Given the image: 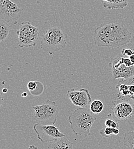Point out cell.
<instances>
[{"label":"cell","instance_id":"9a60e30c","mask_svg":"<svg viewBox=\"0 0 134 149\" xmlns=\"http://www.w3.org/2000/svg\"><path fill=\"white\" fill-rule=\"evenodd\" d=\"M104 109L103 103L100 100L92 101L90 105V110L94 114H99Z\"/></svg>","mask_w":134,"mask_h":149},{"label":"cell","instance_id":"d6986e66","mask_svg":"<svg viewBox=\"0 0 134 149\" xmlns=\"http://www.w3.org/2000/svg\"><path fill=\"white\" fill-rule=\"evenodd\" d=\"M38 81H30L27 84V88L30 93H33L38 86Z\"/></svg>","mask_w":134,"mask_h":149},{"label":"cell","instance_id":"ba28073f","mask_svg":"<svg viewBox=\"0 0 134 149\" xmlns=\"http://www.w3.org/2000/svg\"><path fill=\"white\" fill-rule=\"evenodd\" d=\"M23 11L11 0H0V19L8 23L19 19Z\"/></svg>","mask_w":134,"mask_h":149},{"label":"cell","instance_id":"30bf717a","mask_svg":"<svg viewBox=\"0 0 134 149\" xmlns=\"http://www.w3.org/2000/svg\"><path fill=\"white\" fill-rule=\"evenodd\" d=\"M67 96L74 106L81 108H87L92 102L91 96L86 88L71 89L68 91Z\"/></svg>","mask_w":134,"mask_h":149},{"label":"cell","instance_id":"4316f807","mask_svg":"<svg viewBox=\"0 0 134 149\" xmlns=\"http://www.w3.org/2000/svg\"><path fill=\"white\" fill-rule=\"evenodd\" d=\"M3 100H4V98L3 97V96L2 95L1 93H0V110L1 109L2 107V104L3 103Z\"/></svg>","mask_w":134,"mask_h":149},{"label":"cell","instance_id":"603a6c76","mask_svg":"<svg viewBox=\"0 0 134 149\" xmlns=\"http://www.w3.org/2000/svg\"><path fill=\"white\" fill-rule=\"evenodd\" d=\"M124 64L127 67H131L134 65V63L131 61L129 57H124Z\"/></svg>","mask_w":134,"mask_h":149},{"label":"cell","instance_id":"f546056e","mask_svg":"<svg viewBox=\"0 0 134 149\" xmlns=\"http://www.w3.org/2000/svg\"><path fill=\"white\" fill-rule=\"evenodd\" d=\"M21 95H22V97H26V96H27L28 93H26V92H24V93H22Z\"/></svg>","mask_w":134,"mask_h":149},{"label":"cell","instance_id":"e0dca14e","mask_svg":"<svg viewBox=\"0 0 134 149\" xmlns=\"http://www.w3.org/2000/svg\"><path fill=\"white\" fill-rule=\"evenodd\" d=\"M114 128H111V127L106 126L103 129H101L99 131V132L102 137L108 138L111 135H114Z\"/></svg>","mask_w":134,"mask_h":149},{"label":"cell","instance_id":"83f0119b","mask_svg":"<svg viewBox=\"0 0 134 149\" xmlns=\"http://www.w3.org/2000/svg\"><path fill=\"white\" fill-rule=\"evenodd\" d=\"M28 149H38L37 147H36L35 145H31L29 146V148Z\"/></svg>","mask_w":134,"mask_h":149},{"label":"cell","instance_id":"f1b7e54d","mask_svg":"<svg viewBox=\"0 0 134 149\" xmlns=\"http://www.w3.org/2000/svg\"><path fill=\"white\" fill-rule=\"evenodd\" d=\"M129 58H130V59L131 60V61L134 64V54L133 55H131V56H130Z\"/></svg>","mask_w":134,"mask_h":149},{"label":"cell","instance_id":"3957f363","mask_svg":"<svg viewBox=\"0 0 134 149\" xmlns=\"http://www.w3.org/2000/svg\"><path fill=\"white\" fill-rule=\"evenodd\" d=\"M67 35L58 27L49 28L42 36L41 49L49 55L65 48Z\"/></svg>","mask_w":134,"mask_h":149},{"label":"cell","instance_id":"484cf974","mask_svg":"<svg viewBox=\"0 0 134 149\" xmlns=\"http://www.w3.org/2000/svg\"><path fill=\"white\" fill-rule=\"evenodd\" d=\"M129 91H130V95H133L134 94V85H129Z\"/></svg>","mask_w":134,"mask_h":149},{"label":"cell","instance_id":"cb8c5ba5","mask_svg":"<svg viewBox=\"0 0 134 149\" xmlns=\"http://www.w3.org/2000/svg\"><path fill=\"white\" fill-rule=\"evenodd\" d=\"M126 47H127L130 48L131 49H132L134 52V36L132 37L130 42L128 44H127L126 45Z\"/></svg>","mask_w":134,"mask_h":149},{"label":"cell","instance_id":"8fae6325","mask_svg":"<svg viewBox=\"0 0 134 149\" xmlns=\"http://www.w3.org/2000/svg\"><path fill=\"white\" fill-rule=\"evenodd\" d=\"M48 149H73V142L65 136L49 142Z\"/></svg>","mask_w":134,"mask_h":149},{"label":"cell","instance_id":"ffe728a7","mask_svg":"<svg viewBox=\"0 0 134 149\" xmlns=\"http://www.w3.org/2000/svg\"><path fill=\"white\" fill-rule=\"evenodd\" d=\"M44 91V86L43 85V84L41 82H38V86L36 88V90L32 93V95L33 96H40L41 95L42 93H43Z\"/></svg>","mask_w":134,"mask_h":149},{"label":"cell","instance_id":"4dcf8cb0","mask_svg":"<svg viewBox=\"0 0 134 149\" xmlns=\"http://www.w3.org/2000/svg\"><path fill=\"white\" fill-rule=\"evenodd\" d=\"M2 92H3V93H6L8 92V89L6 88H3V89H2Z\"/></svg>","mask_w":134,"mask_h":149},{"label":"cell","instance_id":"8992f818","mask_svg":"<svg viewBox=\"0 0 134 149\" xmlns=\"http://www.w3.org/2000/svg\"><path fill=\"white\" fill-rule=\"evenodd\" d=\"M18 44L20 48L35 47L39 38L38 29L30 22L25 21L21 24L19 29L17 31Z\"/></svg>","mask_w":134,"mask_h":149},{"label":"cell","instance_id":"5b68a950","mask_svg":"<svg viewBox=\"0 0 134 149\" xmlns=\"http://www.w3.org/2000/svg\"><path fill=\"white\" fill-rule=\"evenodd\" d=\"M112 113L108 115L117 122H124L134 115V101L115 98L112 101Z\"/></svg>","mask_w":134,"mask_h":149},{"label":"cell","instance_id":"2e32d148","mask_svg":"<svg viewBox=\"0 0 134 149\" xmlns=\"http://www.w3.org/2000/svg\"><path fill=\"white\" fill-rule=\"evenodd\" d=\"M116 89L118 91V93L115 98H121L124 96H127L130 95L129 86L124 84L119 83L116 86Z\"/></svg>","mask_w":134,"mask_h":149},{"label":"cell","instance_id":"5bb4252c","mask_svg":"<svg viewBox=\"0 0 134 149\" xmlns=\"http://www.w3.org/2000/svg\"><path fill=\"white\" fill-rule=\"evenodd\" d=\"M10 27L8 23L0 19V42L4 41L8 36Z\"/></svg>","mask_w":134,"mask_h":149},{"label":"cell","instance_id":"7c38bea8","mask_svg":"<svg viewBox=\"0 0 134 149\" xmlns=\"http://www.w3.org/2000/svg\"><path fill=\"white\" fill-rule=\"evenodd\" d=\"M103 6L107 9H124L128 5V0H101Z\"/></svg>","mask_w":134,"mask_h":149},{"label":"cell","instance_id":"7a4b0ae2","mask_svg":"<svg viewBox=\"0 0 134 149\" xmlns=\"http://www.w3.org/2000/svg\"><path fill=\"white\" fill-rule=\"evenodd\" d=\"M96 116L87 108L79 107L68 116L70 129L76 135L87 137L90 135V131Z\"/></svg>","mask_w":134,"mask_h":149},{"label":"cell","instance_id":"9c48e42d","mask_svg":"<svg viewBox=\"0 0 134 149\" xmlns=\"http://www.w3.org/2000/svg\"><path fill=\"white\" fill-rule=\"evenodd\" d=\"M114 79H127L134 74V65L127 67L124 64V57L116 56L110 63Z\"/></svg>","mask_w":134,"mask_h":149},{"label":"cell","instance_id":"4fadbf2b","mask_svg":"<svg viewBox=\"0 0 134 149\" xmlns=\"http://www.w3.org/2000/svg\"><path fill=\"white\" fill-rule=\"evenodd\" d=\"M123 144L128 149H134V130L124 134Z\"/></svg>","mask_w":134,"mask_h":149},{"label":"cell","instance_id":"7402d4cb","mask_svg":"<svg viewBox=\"0 0 134 149\" xmlns=\"http://www.w3.org/2000/svg\"><path fill=\"white\" fill-rule=\"evenodd\" d=\"M119 83L124 84L127 85H134V74L127 79H120Z\"/></svg>","mask_w":134,"mask_h":149},{"label":"cell","instance_id":"d4e9b609","mask_svg":"<svg viewBox=\"0 0 134 149\" xmlns=\"http://www.w3.org/2000/svg\"><path fill=\"white\" fill-rule=\"evenodd\" d=\"M118 99H128V100H131L134 101V93L133 95H129L127 96H124V97H123L121 98H118Z\"/></svg>","mask_w":134,"mask_h":149},{"label":"cell","instance_id":"6da1fadb","mask_svg":"<svg viewBox=\"0 0 134 149\" xmlns=\"http://www.w3.org/2000/svg\"><path fill=\"white\" fill-rule=\"evenodd\" d=\"M132 34L123 24L112 22L101 24L95 30L94 44L101 47L119 48L128 44Z\"/></svg>","mask_w":134,"mask_h":149},{"label":"cell","instance_id":"52a82bcc","mask_svg":"<svg viewBox=\"0 0 134 149\" xmlns=\"http://www.w3.org/2000/svg\"><path fill=\"white\" fill-rule=\"evenodd\" d=\"M33 130L37 134L38 139L43 143H49L65 136V134L52 125L37 123L33 126Z\"/></svg>","mask_w":134,"mask_h":149},{"label":"cell","instance_id":"277c9868","mask_svg":"<svg viewBox=\"0 0 134 149\" xmlns=\"http://www.w3.org/2000/svg\"><path fill=\"white\" fill-rule=\"evenodd\" d=\"M33 120L42 124H55L57 121L59 109L55 101L47 100L41 105L32 107Z\"/></svg>","mask_w":134,"mask_h":149},{"label":"cell","instance_id":"ac0fdd59","mask_svg":"<svg viewBox=\"0 0 134 149\" xmlns=\"http://www.w3.org/2000/svg\"><path fill=\"white\" fill-rule=\"evenodd\" d=\"M105 126L106 127H109L111 128H114V129H119L120 126L119 122L117 120H114L112 118H108L105 121Z\"/></svg>","mask_w":134,"mask_h":149},{"label":"cell","instance_id":"44dd1931","mask_svg":"<svg viewBox=\"0 0 134 149\" xmlns=\"http://www.w3.org/2000/svg\"><path fill=\"white\" fill-rule=\"evenodd\" d=\"M121 54L123 56H128V57H130L131 55H133L134 52L132 49L127 47L126 48H124L123 49H122V50L121 51Z\"/></svg>","mask_w":134,"mask_h":149}]
</instances>
